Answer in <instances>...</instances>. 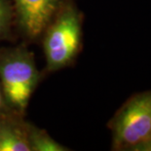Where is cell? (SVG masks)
Wrapping results in <instances>:
<instances>
[{"label": "cell", "instance_id": "obj_7", "mask_svg": "<svg viewBox=\"0 0 151 151\" xmlns=\"http://www.w3.org/2000/svg\"><path fill=\"white\" fill-rule=\"evenodd\" d=\"M13 9L10 0H0V38L5 37L11 30Z\"/></svg>", "mask_w": 151, "mask_h": 151}, {"label": "cell", "instance_id": "obj_1", "mask_svg": "<svg viewBox=\"0 0 151 151\" xmlns=\"http://www.w3.org/2000/svg\"><path fill=\"white\" fill-rule=\"evenodd\" d=\"M38 81L32 53L21 47L0 51V85L7 106L22 113Z\"/></svg>", "mask_w": 151, "mask_h": 151}, {"label": "cell", "instance_id": "obj_3", "mask_svg": "<svg viewBox=\"0 0 151 151\" xmlns=\"http://www.w3.org/2000/svg\"><path fill=\"white\" fill-rule=\"evenodd\" d=\"M46 28L44 53L47 69L54 72L69 65L78 53L82 38L81 15L74 6L66 3Z\"/></svg>", "mask_w": 151, "mask_h": 151}, {"label": "cell", "instance_id": "obj_4", "mask_svg": "<svg viewBox=\"0 0 151 151\" xmlns=\"http://www.w3.org/2000/svg\"><path fill=\"white\" fill-rule=\"evenodd\" d=\"M19 25L24 34L36 38L46 30L62 0H14Z\"/></svg>", "mask_w": 151, "mask_h": 151}, {"label": "cell", "instance_id": "obj_2", "mask_svg": "<svg viewBox=\"0 0 151 151\" xmlns=\"http://www.w3.org/2000/svg\"><path fill=\"white\" fill-rule=\"evenodd\" d=\"M110 128L114 150H151V91L125 102Z\"/></svg>", "mask_w": 151, "mask_h": 151}, {"label": "cell", "instance_id": "obj_5", "mask_svg": "<svg viewBox=\"0 0 151 151\" xmlns=\"http://www.w3.org/2000/svg\"><path fill=\"white\" fill-rule=\"evenodd\" d=\"M28 126L16 118L0 113V151H31Z\"/></svg>", "mask_w": 151, "mask_h": 151}, {"label": "cell", "instance_id": "obj_6", "mask_svg": "<svg viewBox=\"0 0 151 151\" xmlns=\"http://www.w3.org/2000/svg\"><path fill=\"white\" fill-rule=\"evenodd\" d=\"M28 139L31 151H65V146L51 137L45 131L28 126Z\"/></svg>", "mask_w": 151, "mask_h": 151}, {"label": "cell", "instance_id": "obj_8", "mask_svg": "<svg viewBox=\"0 0 151 151\" xmlns=\"http://www.w3.org/2000/svg\"><path fill=\"white\" fill-rule=\"evenodd\" d=\"M5 106H6V101H5V98H4V95H3L1 85H0V113L3 112Z\"/></svg>", "mask_w": 151, "mask_h": 151}]
</instances>
